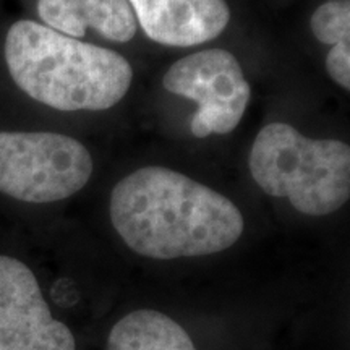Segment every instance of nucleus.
Segmentation results:
<instances>
[{
    "label": "nucleus",
    "mask_w": 350,
    "mask_h": 350,
    "mask_svg": "<svg viewBox=\"0 0 350 350\" xmlns=\"http://www.w3.org/2000/svg\"><path fill=\"white\" fill-rule=\"evenodd\" d=\"M113 230L135 255L156 261L227 252L245 230L234 201L177 170L148 165L113 187Z\"/></svg>",
    "instance_id": "1"
},
{
    "label": "nucleus",
    "mask_w": 350,
    "mask_h": 350,
    "mask_svg": "<svg viewBox=\"0 0 350 350\" xmlns=\"http://www.w3.org/2000/svg\"><path fill=\"white\" fill-rule=\"evenodd\" d=\"M3 52L16 86L57 111H106L125 98L133 81V68L119 52L31 20L10 26Z\"/></svg>",
    "instance_id": "2"
},
{
    "label": "nucleus",
    "mask_w": 350,
    "mask_h": 350,
    "mask_svg": "<svg viewBox=\"0 0 350 350\" xmlns=\"http://www.w3.org/2000/svg\"><path fill=\"white\" fill-rule=\"evenodd\" d=\"M248 167L266 195L288 200L305 216H329L350 198L349 144L308 138L282 122L260 130Z\"/></svg>",
    "instance_id": "3"
},
{
    "label": "nucleus",
    "mask_w": 350,
    "mask_h": 350,
    "mask_svg": "<svg viewBox=\"0 0 350 350\" xmlns=\"http://www.w3.org/2000/svg\"><path fill=\"white\" fill-rule=\"evenodd\" d=\"M94 163L78 139L51 131H0V193L55 203L83 190Z\"/></svg>",
    "instance_id": "4"
},
{
    "label": "nucleus",
    "mask_w": 350,
    "mask_h": 350,
    "mask_svg": "<svg viewBox=\"0 0 350 350\" xmlns=\"http://www.w3.org/2000/svg\"><path fill=\"white\" fill-rule=\"evenodd\" d=\"M163 86L198 104L190 120L196 138L234 131L252 99L237 57L226 49H204L177 60L165 72Z\"/></svg>",
    "instance_id": "5"
},
{
    "label": "nucleus",
    "mask_w": 350,
    "mask_h": 350,
    "mask_svg": "<svg viewBox=\"0 0 350 350\" xmlns=\"http://www.w3.org/2000/svg\"><path fill=\"white\" fill-rule=\"evenodd\" d=\"M0 350H78L72 327L55 318L36 275L0 255Z\"/></svg>",
    "instance_id": "6"
},
{
    "label": "nucleus",
    "mask_w": 350,
    "mask_h": 350,
    "mask_svg": "<svg viewBox=\"0 0 350 350\" xmlns=\"http://www.w3.org/2000/svg\"><path fill=\"white\" fill-rule=\"evenodd\" d=\"M137 23L151 41L170 47L216 39L230 21L226 0H129Z\"/></svg>",
    "instance_id": "7"
},
{
    "label": "nucleus",
    "mask_w": 350,
    "mask_h": 350,
    "mask_svg": "<svg viewBox=\"0 0 350 350\" xmlns=\"http://www.w3.org/2000/svg\"><path fill=\"white\" fill-rule=\"evenodd\" d=\"M47 28L68 38H83L88 28L112 42H129L137 34V18L129 0H38Z\"/></svg>",
    "instance_id": "8"
},
{
    "label": "nucleus",
    "mask_w": 350,
    "mask_h": 350,
    "mask_svg": "<svg viewBox=\"0 0 350 350\" xmlns=\"http://www.w3.org/2000/svg\"><path fill=\"white\" fill-rule=\"evenodd\" d=\"M104 350H200L180 319L152 306L129 310L109 327Z\"/></svg>",
    "instance_id": "9"
},
{
    "label": "nucleus",
    "mask_w": 350,
    "mask_h": 350,
    "mask_svg": "<svg viewBox=\"0 0 350 350\" xmlns=\"http://www.w3.org/2000/svg\"><path fill=\"white\" fill-rule=\"evenodd\" d=\"M310 26L313 36L327 46L350 42V0H326L313 12Z\"/></svg>",
    "instance_id": "10"
},
{
    "label": "nucleus",
    "mask_w": 350,
    "mask_h": 350,
    "mask_svg": "<svg viewBox=\"0 0 350 350\" xmlns=\"http://www.w3.org/2000/svg\"><path fill=\"white\" fill-rule=\"evenodd\" d=\"M327 75L345 91H350V42H340L331 47L326 57Z\"/></svg>",
    "instance_id": "11"
}]
</instances>
